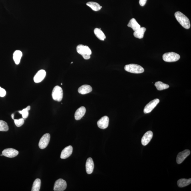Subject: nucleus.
I'll list each match as a JSON object with an SVG mask.
<instances>
[{
	"label": "nucleus",
	"instance_id": "33",
	"mask_svg": "<svg viewBox=\"0 0 191 191\" xmlns=\"http://www.w3.org/2000/svg\"><path fill=\"white\" fill-rule=\"evenodd\" d=\"M73 63V62H71V63Z\"/></svg>",
	"mask_w": 191,
	"mask_h": 191
},
{
	"label": "nucleus",
	"instance_id": "10",
	"mask_svg": "<svg viewBox=\"0 0 191 191\" xmlns=\"http://www.w3.org/2000/svg\"><path fill=\"white\" fill-rule=\"evenodd\" d=\"M190 154V151L188 150H185L182 152L179 153L177 157V163L178 164H181Z\"/></svg>",
	"mask_w": 191,
	"mask_h": 191
},
{
	"label": "nucleus",
	"instance_id": "24",
	"mask_svg": "<svg viewBox=\"0 0 191 191\" xmlns=\"http://www.w3.org/2000/svg\"><path fill=\"white\" fill-rule=\"evenodd\" d=\"M157 89L158 90H162L163 89H168L169 87V85L163 83L161 81H159L156 82L155 84Z\"/></svg>",
	"mask_w": 191,
	"mask_h": 191
},
{
	"label": "nucleus",
	"instance_id": "17",
	"mask_svg": "<svg viewBox=\"0 0 191 191\" xmlns=\"http://www.w3.org/2000/svg\"><path fill=\"white\" fill-rule=\"evenodd\" d=\"M92 90V87L90 85H84L79 87L78 92L80 94L84 95L91 92Z\"/></svg>",
	"mask_w": 191,
	"mask_h": 191
},
{
	"label": "nucleus",
	"instance_id": "31",
	"mask_svg": "<svg viewBox=\"0 0 191 191\" xmlns=\"http://www.w3.org/2000/svg\"><path fill=\"white\" fill-rule=\"evenodd\" d=\"M11 116L12 118V119H14V114H12Z\"/></svg>",
	"mask_w": 191,
	"mask_h": 191
},
{
	"label": "nucleus",
	"instance_id": "2",
	"mask_svg": "<svg viewBox=\"0 0 191 191\" xmlns=\"http://www.w3.org/2000/svg\"><path fill=\"white\" fill-rule=\"evenodd\" d=\"M77 51L79 54L81 55L85 59H89L90 58V55L92 52L89 48L87 46L80 44L77 46Z\"/></svg>",
	"mask_w": 191,
	"mask_h": 191
},
{
	"label": "nucleus",
	"instance_id": "26",
	"mask_svg": "<svg viewBox=\"0 0 191 191\" xmlns=\"http://www.w3.org/2000/svg\"><path fill=\"white\" fill-rule=\"evenodd\" d=\"M30 106H27L26 108L23 109L22 111H19L20 114L22 115L23 118L26 119L27 118L29 115V111L30 110Z\"/></svg>",
	"mask_w": 191,
	"mask_h": 191
},
{
	"label": "nucleus",
	"instance_id": "22",
	"mask_svg": "<svg viewBox=\"0 0 191 191\" xmlns=\"http://www.w3.org/2000/svg\"><path fill=\"white\" fill-rule=\"evenodd\" d=\"M191 183V179H181L177 182V184L179 187L180 188L184 187L190 185Z\"/></svg>",
	"mask_w": 191,
	"mask_h": 191
},
{
	"label": "nucleus",
	"instance_id": "7",
	"mask_svg": "<svg viewBox=\"0 0 191 191\" xmlns=\"http://www.w3.org/2000/svg\"><path fill=\"white\" fill-rule=\"evenodd\" d=\"M50 135L47 133L42 137L39 143V148L43 150L47 146L50 141Z\"/></svg>",
	"mask_w": 191,
	"mask_h": 191
},
{
	"label": "nucleus",
	"instance_id": "21",
	"mask_svg": "<svg viewBox=\"0 0 191 191\" xmlns=\"http://www.w3.org/2000/svg\"><path fill=\"white\" fill-rule=\"evenodd\" d=\"M86 5L91 8L93 11H98L102 8V7L98 3L93 2H89L86 3Z\"/></svg>",
	"mask_w": 191,
	"mask_h": 191
},
{
	"label": "nucleus",
	"instance_id": "20",
	"mask_svg": "<svg viewBox=\"0 0 191 191\" xmlns=\"http://www.w3.org/2000/svg\"><path fill=\"white\" fill-rule=\"evenodd\" d=\"M146 30L145 27H141L137 31H135L134 35L135 37L139 39H142L144 37L145 32Z\"/></svg>",
	"mask_w": 191,
	"mask_h": 191
},
{
	"label": "nucleus",
	"instance_id": "27",
	"mask_svg": "<svg viewBox=\"0 0 191 191\" xmlns=\"http://www.w3.org/2000/svg\"><path fill=\"white\" fill-rule=\"evenodd\" d=\"M9 126L7 123L3 120H0V131H7Z\"/></svg>",
	"mask_w": 191,
	"mask_h": 191
},
{
	"label": "nucleus",
	"instance_id": "13",
	"mask_svg": "<svg viewBox=\"0 0 191 191\" xmlns=\"http://www.w3.org/2000/svg\"><path fill=\"white\" fill-rule=\"evenodd\" d=\"M73 150V147L71 146L65 147L61 152V158L62 159H65L68 158L72 154Z\"/></svg>",
	"mask_w": 191,
	"mask_h": 191
},
{
	"label": "nucleus",
	"instance_id": "16",
	"mask_svg": "<svg viewBox=\"0 0 191 191\" xmlns=\"http://www.w3.org/2000/svg\"><path fill=\"white\" fill-rule=\"evenodd\" d=\"M94 165L92 159L91 158L87 159L86 163V171L87 174H91L93 172Z\"/></svg>",
	"mask_w": 191,
	"mask_h": 191
},
{
	"label": "nucleus",
	"instance_id": "29",
	"mask_svg": "<svg viewBox=\"0 0 191 191\" xmlns=\"http://www.w3.org/2000/svg\"><path fill=\"white\" fill-rule=\"evenodd\" d=\"M6 94V92L5 89L0 87V97L5 96Z\"/></svg>",
	"mask_w": 191,
	"mask_h": 191
},
{
	"label": "nucleus",
	"instance_id": "6",
	"mask_svg": "<svg viewBox=\"0 0 191 191\" xmlns=\"http://www.w3.org/2000/svg\"><path fill=\"white\" fill-rule=\"evenodd\" d=\"M66 181L62 179H59L55 182L53 190L55 191H63L67 188Z\"/></svg>",
	"mask_w": 191,
	"mask_h": 191
},
{
	"label": "nucleus",
	"instance_id": "18",
	"mask_svg": "<svg viewBox=\"0 0 191 191\" xmlns=\"http://www.w3.org/2000/svg\"><path fill=\"white\" fill-rule=\"evenodd\" d=\"M127 26L132 28L134 31H137L141 28L140 25L134 18H132L130 20Z\"/></svg>",
	"mask_w": 191,
	"mask_h": 191
},
{
	"label": "nucleus",
	"instance_id": "14",
	"mask_svg": "<svg viewBox=\"0 0 191 191\" xmlns=\"http://www.w3.org/2000/svg\"><path fill=\"white\" fill-rule=\"evenodd\" d=\"M46 72L45 70L41 69L39 71L34 77V80L36 83H39L41 82L44 79Z\"/></svg>",
	"mask_w": 191,
	"mask_h": 191
},
{
	"label": "nucleus",
	"instance_id": "5",
	"mask_svg": "<svg viewBox=\"0 0 191 191\" xmlns=\"http://www.w3.org/2000/svg\"><path fill=\"white\" fill-rule=\"evenodd\" d=\"M162 58L163 60L166 62H174L178 61L180 58V56L176 53L169 52L163 55Z\"/></svg>",
	"mask_w": 191,
	"mask_h": 191
},
{
	"label": "nucleus",
	"instance_id": "25",
	"mask_svg": "<svg viewBox=\"0 0 191 191\" xmlns=\"http://www.w3.org/2000/svg\"><path fill=\"white\" fill-rule=\"evenodd\" d=\"M41 186V180L40 179L37 178L36 179L33 183L32 191H39Z\"/></svg>",
	"mask_w": 191,
	"mask_h": 191
},
{
	"label": "nucleus",
	"instance_id": "1",
	"mask_svg": "<svg viewBox=\"0 0 191 191\" xmlns=\"http://www.w3.org/2000/svg\"><path fill=\"white\" fill-rule=\"evenodd\" d=\"M174 16L177 21L183 27L186 29L190 28V22L186 16L180 11H177L175 13Z\"/></svg>",
	"mask_w": 191,
	"mask_h": 191
},
{
	"label": "nucleus",
	"instance_id": "9",
	"mask_svg": "<svg viewBox=\"0 0 191 191\" xmlns=\"http://www.w3.org/2000/svg\"><path fill=\"white\" fill-rule=\"evenodd\" d=\"M19 152L17 150L13 148H7L2 152L3 156L8 158H13L17 156Z\"/></svg>",
	"mask_w": 191,
	"mask_h": 191
},
{
	"label": "nucleus",
	"instance_id": "8",
	"mask_svg": "<svg viewBox=\"0 0 191 191\" xmlns=\"http://www.w3.org/2000/svg\"><path fill=\"white\" fill-rule=\"evenodd\" d=\"M160 100L159 99H156L151 101L145 106L144 109V112L145 114H147L151 112L153 109L156 107L158 104Z\"/></svg>",
	"mask_w": 191,
	"mask_h": 191
},
{
	"label": "nucleus",
	"instance_id": "32",
	"mask_svg": "<svg viewBox=\"0 0 191 191\" xmlns=\"http://www.w3.org/2000/svg\"><path fill=\"white\" fill-rule=\"evenodd\" d=\"M61 85H62V83H61Z\"/></svg>",
	"mask_w": 191,
	"mask_h": 191
},
{
	"label": "nucleus",
	"instance_id": "19",
	"mask_svg": "<svg viewBox=\"0 0 191 191\" xmlns=\"http://www.w3.org/2000/svg\"><path fill=\"white\" fill-rule=\"evenodd\" d=\"M23 53L20 50H16L14 53L13 58L16 64L19 65Z\"/></svg>",
	"mask_w": 191,
	"mask_h": 191
},
{
	"label": "nucleus",
	"instance_id": "28",
	"mask_svg": "<svg viewBox=\"0 0 191 191\" xmlns=\"http://www.w3.org/2000/svg\"><path fill=\"white\" fill-rule=\"evenodd\" d=\"M14 123L16 126L17 127H21L24 124L25 121L23 118L19 119H14Z\"/></svg>",
	"mask_w": 191,
	"mask_h": 191
},
{
	"label": "nucleus",
	"instance_id": "15",
	"mask_svg": "<svg viewBox=\"0 0 191 191\" xmlns=\"http://www.w3.org/2000/svg\"><path fill=\"white\" fill-rule=\"evenodd\" d=\"M86 109L84 107H81L75 111V120H78L83 118L86 113Z\"/></svg>",
	"mask_w": 191,
	"mask_h": 191
},
{
	"label": "nucleus",
	"instance_id": "4",
	"mask_svg": "<svg viewBox=\"0 0 191 191\" xmlns=\"http://www.w3.org/2000/svg\"><path fill=\"white\" fill-rule=\"evenodd\" d=\"M52 96L53 100L60 102L62 100L63 97V91L62 88L60 86H56L53 88Z\"/></svg>",
	"mask_w": 191,
	"mask_h": 191
},
{
	"label": "nucleus",
	"instance_id": "11",
	"mask_svg": "<svg viewBox=\"0 0 191 191\" xmlns=\"http://www.w3.org/2000/svg\"><path fill=\"white\" fill-rule=\"evenodd\" d=\"M109 123V118L107 116H105L101 118L97 122V124L99 128L105 129L108 127Z\"/></svg>",
	"mask_w": 191,
	"mask_h": 191
},
{
	"label": "nucleus",
	"instance_id": "23",
	"mask_svg": "<svg viewBox=\"0 0 191 191\" xmlns=\"http://www.w3.org/2000/svg\"><path fill=\"white\" fill-rule=\"evenodd\" d=\"M94 32L97 38L101 41H104L106 38L105 34L100 29L96 28L94 29Z\"/></svg>",
	"mask_w": 191,
	"mask_h": 191
},
{
	"label": "nucleus",
	"instance_id": "30",
	"mask_svg": "<svg viewBox=\"0 0 191 191\" xmlns=\"http://www.w3.org/2000/svg\"><path fill=\"white\" fill-rule=\"evenodd\" d=\"M147 0H140L139 3L141 6L143 7L146 5Z\"/></svg>",
	"mask_w": 191,
	"mask_h": 191
},
{
	"label": "nucleus",
	"instance_id": "3",
	"mask_svg": "<svg viewBox=\"0 0 191 191\" xmlns=\"http://www.w3.org/2000/svg\"><path fill=\"white\" fill-rule=\"evenodd\" d=\"M125 70L128 72L135 74L142 73L144 72V70L141 65L135 64H130L127 65L125 66Z\"/></svg>",
	"mask_w": 191,
	"mask_h": 191
},
{
	"label": "nucleus",
	"instance_id": "12",
	"mask_svg": "<svg viewBox=\"0 0 191 191\" xmlns=\"http://www.w3.org/2000/svg\"><path fill=\"white\" fill-rule=\"evenodd\" d=\"M153 137V133L152 131H148L143 135L141 140V143L143 146H146L150 142Z\"/></svg>",
	"mask_w": 191,
	"mask_h": 191
}]
</instances>
